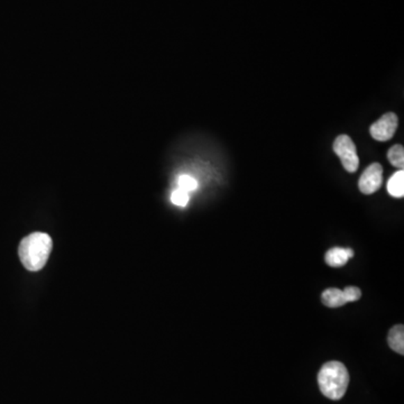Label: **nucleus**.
I'll list each match as a JSON object with an SVG mask.
<instances>
[{"mask_svg":"<svg viewBox=\"0 0 404 404\" xmlns=\"http://www.w3.org/2000/svg\"><path fill=\"white\" fill-rule=\"evenodd\" d=\"M52 251V240L44 233H33L25 237L20 244L18 254L23 265L29 271L43 269Z\"/></svg>","mask_w":404,"mask_h":404,"instance_id":"f257e3e1","label":"nucleus"},{"mask_svg":"<svg viewBox=\"0 0 404 404\" xmlns=\"http://www.w3.org/2000/svg\"><path fill=\"white\" fill-rule=\"evenodd\" d=\"M318 384L323 396L337 401L346 394L350 374L341 362H328L318 373Z\"/></svg>","mask_w":404,"mask_h":404,"instance_id":"f03ea898","label":"nucleus"},{"mask_svg":"<svg viewBox=\"0 0 404 404\" xmlns=\"http://www.w3.org/2000/svg\"><path fill=\"white\" fill-rule=\"evenodd\" d=\"M334 150L339 156L343 166L347 172L354 173L359 166L356 145L348 135H339L334 143Z\"/></svg>","mask_w":404,"mask_h":404,"instance_id":"7ed1b4c3","label":"nucleus"},{"mask_svg":"<svg viewBox=\"0 0 404 404\" xmlns=\"http://www.w3.org/2000/svg\"><path fill=\"white\" fill-rule=\"evenodd\" d=\"M398 116L394 113H387L371 126V136L378 141H390L398 130Z\"/></svg>","mask_w":404,"mask_h":404,"instance_id":"20e7f679","label":"nucleus"},{"mask_svg":"<svg viewBox=\"0 0 404 404\" xmlns=\"http://www.w3.org/2000/svg\"><path fill=\"white\" fill-rule=\"evenodd\" d=\"M383 182V168L380 163H373L364 171L358 181V188L362 194H372L381 188Z\"/></svg>","mask_w":404,"mask_h":404,"instance_id":"39448f33","label":"nucleus"},{"mask_svg":"<svg viewBox=\"0 0 404 404\" xmlns=\"http://www.w3.org/2000/svg\"><path fill=\"white\" fill-rule=\"evenodd\" d=\"M352 256H354V253H352V249L335 247V249L327 251L326 263L332 267H341V266L346 265L348 260Z\"/></svg>","mask_w":404,"mask_h":404,"instance_id":"423d86ee","label":"nucleus"},{"mask_svg":"<svg viewBox=\"0 0 404 404\" xmlns=\"http://www.w3.org/2000/svg\"><path fill=\"white\" fill-rule=\"evenodd\" d=\"M321 300L323 304L329 308H339L346 304V295L343 293V290L337 289V288H330L323 291L321 295Z\"/></svg>","mask_w":404,"mask_h":404,"instance_id":"0eeeda50","label":"nucleus"},{"mask_svg":"<svg viewBox=\"0 0 404 404\" xmlns=\"http://www.w3.org/2000/svg\"><path fill=\"white\" fill-rule=\"evenodd\" d=\"M389 346L400 355L404 354V327L403 325H396L389 332L387 337Z\"/></svg>","mask_w":404,"mask_h":404,"instance_id":"6e6552de","label":"nucleus"},{"mask_svg":"<svg viewBox=\"0 0 404 404\" xmlns=\"http://www.w3.org/2000/svg\"><path fill=\"white\" fill-rule=\"evenodd\" d=\"M387 191L394 198H403L404 196V171L398 170L391 176L387 182Z\"/></svg>","mask_w":404,"mask_h":404,"instance_id":"1a4fd4ad","label":"nucleus"},{"mask_svg":"<svg viewBox=\"0 0 404 404\" xmlns=\"http://www.w3.org/2000/svg\"><path fill=\"white\" fill-rule=\"evenodd\" d=\"M387 159L390 161L391 164L396 168L403 170L404 166V148L402 145L396 144L389 150Z\"/></svg>","mask_w":404,"mask_h":404,"instance_id":"9d476101","label":"nucleus"},{"mask_svg":"<svg viewBox=\"0 0 404 404\" xmlns=\"http://www.w3.org/2000/svg\"><path fill=\"white\" fill-rule=\"evenodd\" d=\"M178 185H179V189L185 191V192H188V194L191 191H194L198 188V182L194 178H191L189 176H180Z\"/></svg>","mask_w":404,"mask_h":404,"instance_id":"9b49d317","label":"nucleus"},{"mask_svg":"<svg viewBox=\"0 0 404 404\" xmlns=\"http://www.w3.org/2000/svg\"><path fill=\"white\" fill-rule=\"evenodd\" d=\"M171 200H172L174 205H179V207H185V205H188L189 202L188 192H185V191L181 190V189H176L173 194H172Z\"/></svg>","mask_w":404,"mask_h":404,"instance_id":"f8f14e48","label":"nucleus"},{"mask_svg":"<svg viewBox=\"0 0 404 404\" xmlns=\"http://www.w3.org/2000/svg\"><path fill=\"white\" fill-rule=\"evenodd\" d=\"M343 293L346 295L347 302H355L362 297V291L357 286H347L343 289Z\"/></svg>","mask_w":404,"mask_h":404,"instance_id":"ddd939ff","label":"nucleus"}]
</instances>
